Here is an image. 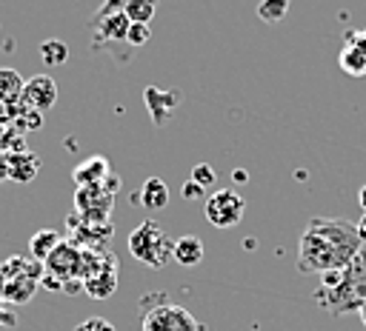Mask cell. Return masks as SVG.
Listing matches in <instances>:
<instances>
[{
    "instance_id": "603a6c76",
    "label": "cell",
    "mask_w": 366,
    "mask_h": 331,
    "mask_svg": "<svg viewBox=\"0 0 366 331\" xmlns=\"http://www.w3.org/2000/svg\"><path fill=\"white\" fill-rule=\"evenodd\" d=\"M192 183H197L200 188H209V185H214V180H217V174H214V168L209 166V163H197L194 168H192V177H189Z\"/></svg>"
},
{
    "instance_id": "4dcf8cb0",
    "label": "cell",
    "mask_w": 366,
    "mask_h": 331,
    "mask_svg": "<svg viewBox=\"0 0 366 331\" xmlns=\"http://www.w3.org/2000/svg\"><path fill=\"white\" fill-rule=\"evenodd\" d=\"M363 34H366V31H363Z\"/></svg>"
},
{
    "instance_id": "7402d4cb",
    "label": "cell",
    "mask_w": 366,
    "mask_h": 331,
    "mask_svg": "<svg viewBox=\"0 0 366 331\" xmlns=\"http://www.w3.org/2000/svg\"><path fill=\"white\" fill-rule=\"evenodd\" d=\"M149 40H152L149 23H129V29H126V46L140 49V46H146Z\"/></svg>"
},
{
    "instance_id": "2e32d148",
    "label": "cell",
    "mask_w": 366,
    "mask_h": 331,
    "mask_svg": "<svg viewBox=\"0 0 366 331\" xmlns=\"http://www.w3.org/2000/svg\"><path fill=\"white\" fill-rule=\"evenodd\" d=\"M60 243H63L60 231H54V228H40V231H34L31 240H29V257L37 260V263H46L49 254H51Z\"/></svg>"
},
{
    "instance_id": "30bf717a",
    "label": "cell",
    "mask_w": 366,
    "mask_h": 331,
    "mask_svg": "<svg viewBox=\"0 0 366 331\" xmlns=\"http://www.w3.org/2000/svg\"><path fill=\"white\" fill-rule=\"evenodd\" d=\"M92 29H94V43L100 46L103 40H123L126 43V29H129V20L123 11H112V14H97L92 20Z\"/></svg>"
},
{
    "instance_id": "f1b7e54d",
    "label": "cell",
    "mask_w": 366,
    "mask_h": 331,
    "mask_svg": "<svg viewBox=\"0 0 366 331\" xmlns=\"http://www.w3.org/2000/svg\"><path fill=\"white\" fill-rule=\"evenodd\" d=\"M357 200H360V208L366 211V183L360 185V191H357Z\"/></svg>"
},
{
    "instance_id": "6da1fadb",
    "label": "cell",
    "mask_w": 366,
    "mask_h": 331,
    "mask_svg": "<svg viewBox=\"0 0 366 331\" xmlns=\"http://www.w3.org/2000/svg\"><path fill=\"white\" fill-rule=\"evenodd\" d=\"M363 243L357 237L355 223L340 217H315L306 223L300 243H297V271L303 274H326L346 268Z\"/></svg>"
},
{
    "instance_id": "9c48e42d",
    "label": "cell",
    "mask_w": 366,
    "mask_h": 331,
    "mask_svg": "<svg viewBox=\"0 0 366 331\" xmlns=\"http://www.w3.org/2000/svg\"><path fill=\"white\" fill-rule=\"evenodd\" d=\"M20 103L31 111H49L54 103H57V83L49 77V74H34L31 80L23 83V94H20Z\"/></svg>"
},
{
    "instance_id": "4316f807",
    "label": "cell",
    "mask_w": 366,
    "mask_h": 331,
    "mask_svg": "<svg viewBox=\"0 0 366 331\" xmlns=\"http://www.w3.org/2000/svg\"><path fill=\"white\" fill-rule=\"evenodd\" d=\"M355 228H357V237H360V243H366V211L360 214V220L355 223Z\"/></svg>"
},
{
    "instance_id": "484cf974",
    "label": "cell",
    "mask_w": 366,
    "mask_h": 331,
    "mask_svg": "<svg viewBox=\"0 0 366 331\" xmlns=\"http://www.w3.org/2000/svg\"><path fill=\"white\" fill-rule=\"evenodd\" d=\"M0 325H6V328H14L17 325V314L6 302H0Z\"/></svg>"
},
{
    "instance_id": "d4e9b609",
    "label": "cell",
    "mask_w": 366,
    "mask_h": 331,
    "mask_svg": "<svg viewBox=\"0 0 366 331\" xmlns=\"http://www.w3.org/2000/svg\"><path fill=\"white\" fill-rule=\"evenodd\" d=\"M180 194H183V200H203V197H206V188H200L197 183L189 180V183L180 188Z\"/></svg>"
},
{
    "instance_id": "e0dca14e",
    "label": "cell",
    "mask_w": 366,
    "mask_h": 331,
    "mask_svg": "<svg viewBox=\"0 0 366 331\" xmlns=\"http://www.w3.org/2000/svg\"><path fill=\"white\" fill-rule=\"evenodd\" d=\"M340 68L346 71V74H352V77H363L366 74V54H363V49L360 46H355V43H346V49L340 51Z\"/></svg>"
},
{
    "instance_id": "44dd1931",
    "label": "cell",
    "mask_w": 366,
    "mask_h": 331,
    "mask_svg": "<svg viewBox=\"0 0 366 331\" xmlns=\"http://www.w3.org/2000/svg\"><path fill=\"white\" fill-rule=\"evenodd\" d=\"M289 11V0H260L257 3V17L263 23H280Z\"/></svg>"
},
{
    "instance_id": "5bb4252c",
    "label": "cell",
    "mask_w": 366,
    "mask_h": 331,
    "mask_svg": "<svg viewBox=\"0 0 366 331\" xmlns=\"http://www.w3.org/2000/svg\"><path fill=\"white\" fill-rule=\"evenodd\" d=\"M134 200H137L146 211H160V208L169 205V185H166L160 177H149V180L140 185V191H137Z\"/></svg>"
},
{
    "instance_id": "8fae6325",
    "label": "cell",
    "mask_w": 366,
    "mask_h": 331,
    "mask_svg": "<svg viewBox=\"0 0 366 331\" xmlns=\"http://www.w3.org/2000/svg\"><path fill=\"white\" fill-rule=\"evenodd\" d=\"M6 163H9V180L17 183V185H26L37 177L40 171V157L31 154L29 148L26 151H14V154H6Z\"/></svg>"
},
{
    "instance_id": "277c9868",
    "label": "cell",
    "mask_w": 366,
    "mask_h": 331,
    "mask_svg": "<svg viewBox=\"0 0 366 331\" xmlns=\"http://www.w3.org/2000/svg\"><path fill=\"white\" fill-rule=\"evenodd\" d=\"M172 248L174 240L166 237V231L154 223V220H143L132 234H129V251L134 260L152 265V268H163L172 263Z\"/></svg>"
},
{
    "instance_id": "9a60e30c",
    "label": "cell",
    "mask_w": 366,
    "mask_h": 331,
    "mask_svg": "<svg viewBox=\"0 0 366 331\" xmlns=\"http://www.w3.org/2000/svg\"><path fill=\"white\" fill-rule=\"evenodd\" d=\"M206 248H203V240L194 237V234H183L174 240V248H172V260L180 263V265H197L203 260Z\"/></svg>"
},
{
    "instance_id": "7a4b0ae2",
    "label": "cell",
    "mask_w": 366,
    "mask_h": 331,
    "mask_svg": "<svg viewBox=\"0 0 366 331\" xmlns=\"http://www.w3.org/2000/svg\"><path fill=\"white\" fill-rule=\"evenodd\" d=\"M315 300L332 317L360 311L366 302V251H360L346 268L320 274V285L315 288Z\"/></svg>"
},
{
    "instance_id": "ac0fdd59",
    "label": "cell",
    "mask_w": 366,
    "mask_h": 331,
    "mask_svg": "<svg viewBox=\"0 0 366 331\" xmlns=\"http://www.w3.org/2000/svg\"><path fill=\"white\" fill-rule=\"evenodd\" d=\"M23 94V77L14 68H0V106L17 103Z\"/></svg>"
},
{
    "instance_id": "83f0119b",
    "label": "cell",
    "mask_w": 366,
    "mask_h": 331,
    "mask_svg": "<svg viewBox=\"0 0 366 331\" xmlns=\"http://www.w3.org/2000/svg\"><path fill=\"white\" fill-rule=\"evenodd\" d=\"M9 180V163H6V154L0 151V183Z\"/></svg>"
},
{
    "instance_id": "4fadbf2b",
    "label": "cell",
    "mask_w": 366,
    "mask_h": 331,
    "mask_svg": "<svg viewBox=\"0 0 366 331\" xmlns=\"http://www.w3.org/2000/svg\"><path fill=\"white\" fill-rule=\"evenodd\" d=\"M143 100H146V108H149V114H152V120H154L157 126L166 123L169 114H172L174 106H177V94H174V91H157L154 86L146 88Z\"/></svg>"
},
{
    "instance_id": "8992f818",
    "label": "cell",
    "mask_w": 366,
    "mask_h": 331,
    "mask_svg": "<svg viewBox=\"0 0 366 331\" xmlns=\"http://www.w3.org/2000/svg\"><path fill=\"white\" fill-rule=\"evenodd\" d=\"M140 331H206V328L183 305H177V302H157V305H152L143 314Z\"/></svg>"
},
{
    "instance_id": "d6986e66",
    "label": "cell",
    "mask_w": 366,
    "mask_h": 331,
    "mask_svg": "<svg viewBox=\"0 0 366 331\" xmlns=\"http://www.w3.org/2000/svg\"><path fill=\"white\" fill-rule=\"evenodd\" d=\"M157 11V0H126L123 3V14L129 23H152Z\"/></svg>"
},
{
    "instance_id": "ffe728a7",
    "label": "cell",
    "mask_w": 366,
    "mask_h": 331,
    "mask_svg": "<svg viewBox=\"0 0 366 331\" xmlns=\"http://www.w3.org/2000/svg\"><path fill=\"white\" fill-rule=\"evenodd\" d=\"M40 60L49 66V68H57L69 60V46L63 40H43L40 43Z\"/></svg>"
},
{
    "instance_id": "3957f363",
    "label": "cell",
    "mask_w": 366,
    "mask_h": 331,
    "mask_svg": "<svg viewBox=\"0 0 366 331\" xmlns=\"http://www.w3.org/2000/svg\"><path fill=\"white\" fill-rule=\"evenodd\" d=\"M43 263L14 254L0 263V302L6 305H26L34 291L40 288Z\"/></svg>"
},
{
    "instance_id": "52a82bcc",
    "label": "cell",
    "mask_w": 366,
    "mask_h": 331,
    "mask_svg": "<svg viewBox=\"0 0 366 331\" xmlns=\"http://www.w3.org/2000/svg\"><path fill=\"white\" fill-rule=\"evenodd\" d=\"M203 214L214 228H234L246 214V200L234 188H217L206 197Z\"/></svg>"
},
{
    "instance_id": "ba28073f",
    "label": "cell",
    "mask_w": 366,
    "mask_h": 331,
    "mask_svg": "<svg viewBox=\"0 0 366 331\" xmlns=\"http://www.w3.org/2000/svg\"><path fill=\"white\" fill-rule=\"evenodd\" d=\"M43 268H46L49 274H54L60 282L83 280V248H80L77 243L63 240V243L49 254V260L43 263Z\"/></svg>"
},
{
    "instance_id": "f546056e",
    "label": "cell",
    "mask_w": 366,
    "mask_h": 331,
    "mask_svg": "<svg viewBox=\"0 0 366 331\" xmlns=\"http://www.w3.org/2000/svg\"><path fill=\"white\" fill-rule=\"evenodd\" d=\"M360 320H363V325H366V302H363V308H360Z\"/></svg>"
},
{
    "instance_id": "cb8c5ba5",
    "label": "cell",
    "mask_w": 366,
    "mask_h": 331,
    "mask_svg": "<svg viewBox=\"0 0 366 331\" xmlns=\"http://www.w3.org/2000/svg\"><path fill=\"white\" fill-rule=\"evenodd\" d=\"M74 331H114V325H112L106 317H89V320L77 322Z\"/></svg>"
},
{
    "instance_id": "7c38bea8",
    "label": "cell",
    "mask_w": 366,
    "mask_h": 331,
    "mask_svg": "<svg viewBox=\"0 0 366 331\" xmlns=\"http://www.w3.org/2000/svg\"><path fill=\"white\" fill-rule=\"evenodd\" d=\"M109 174L112 171H109L106 157H89V160H83V163L74 166L71 180L77 183V188H92V185H100Z\"/></svg>"
},
{
    "instance_id": "5b68a950",
    "label": "cell",
    "mask_w": 366,
    "mask_h": 331,
    "mask_svg": "<svg viewBox=\"0 0 366 331\" xmlns=\"http://www.w3.org/2000/svg\"><path fill=\"white\" fill-rule=\"evenodd\" d=\"M117 288V260L103 248H83V291L97 300L112 297Z\"/></svg>"
}]
</instances>
